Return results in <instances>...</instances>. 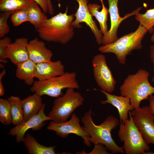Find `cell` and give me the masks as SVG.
I'll return each mask as SVG.
<instances>
[{"label":"cell","mask_w":154,"mask_h":154,"mask_svg":"<svg viewBox=\"0 0 154 154\" xmlns=\"http://www.w3.org/2000/svg\"><path fill=\"white\" fill-rule=\"evenodd\" d=\"M91 108L85 112L81 117L85 130L89 134V141L94 144H101L113 154L125 153L122 147L118 146L112 138L111 132L119 124L118 119L112 116H108L99 125L94 123L92 117Z\"/></svg>","instance_id":"obj_1"},{"label":"cell","mask_w":154,"mask_h":154,"mask_svg":"<svg viewBox=\"0 0 154 154\" xmlns=\"http://www.w3.org/2000/svg\"><path fill=\"white\" fill-rule=\"evenodd\" d=\"M152 81L153 82H154V75L153 76V77H152Z\"/></svg>","instance_id":"obj_39"},{"label":"cell","mask_w":154,"mask_h":154,"mask_svg":"<svg viewBox=\"0 0 154 154\" xmlns=\"http://www.w3.org/2000/svg\"><path fill=\"white\" fill-rule=\"evenodd\" d=\"M94 145L93 150L88 154H109L106 147L103 144H97Z\"/></svg>","instance_id":"obj_30"},{"label":"cell","mask_w":154,"mask_h":154,"mask_svg":"<svg viewBox=\"0 0 154 154\" xmlns=\"http://www.w3.org/2000/svg\"><path fill=\"white\" fill-rule=\"evenodd\" d=\"M92 62L94 78L98 85L108 92H114L117 81L107 64L105 56L98 54L94 56Z\"/></svg>","instance_id":"obj_8"},{"label":"cell","mask_w":154,"mask_h":154,"mask_svg":"<svg viewBox=\"0 0 154 154\" xmlns=\"http://www.w3.org/2000/svg\"><path fill=\"white\" fill-rule=\"evenodd\" d=\"M76 77V74L75 72H65L62 75L47 80H36L30 90L41 96L46 95L56 98L63 94L62 90L64 89H79Z\"/></svg>","instance_id":"obj_5"},{"label":"cell","mask_w":154,"mask_h":154,"mask_svg":"<svg viewBox=\"0 0 154 154\" xmlns=\"http://www.w3.org/2000/svg\"><path fill=\"white\" fill-rule=\"evenodd\" d=\"M40 6L45 14L48 13V5L46 0H33Z\"/></svg>","instance_id":"obj_31"},{"label":"cell","mask_w":154,"mask_h":154,"mask_svg":"<svg viewBox=\"0 0 154 154\" xmlns=\"http://www.w3.org/2000/svg\"><path fill=\"white\" fill-rule=\"evenodd\" d=\"M68 7L64 13H59L47 19L39 29L36 30L39 37L48 42L65 44L73 37L74 33L71 25L73 14H67Z\"/></svg>","instance_id":"obj_2"},{"label":"cell","mask_w":154,"mask_h":154,"mask_svg":"<svg viewBox=\"0 0 154 154\" xmlns=\"http://www.w3.org/2000/svg\"><path fill=\"white\" fill-rule=\"evenodd\" d=\"M38 5L34 1L27 8L28 22L34 26L36 30L40 28L48 19L46 15L42 11Z\"/></svg>","instance_id":"obj_22"},{"label":"cell","mask_w":154,"mask_h":154,"mask_svg":"<svg viewBox=\"0 0 154 154\" xmlns=\"http://www.w3.org/2000/svg\"><path fill=\"white\" fill-rule=\"evenodd\" d=\"M84 98L72 88H68L66 92L55 99L48 116L51 120L58 123L67 121L74 110L83 104Z\"/></svg>","instance_id":"obj_7"},{"label":"cell","mask_w":154,"mask_h":154,"mask_svg":"<svg viewBox=\"0 0 154 154\" xmlns=\"http://www.w3.org/2000/svg\"><path fill=\"white\" fill-rule=\"evenodd\" d=\"M75 0L78 2L79 7L74 15L75 20L72 21L71 25L74 28H80L82 27L80 23H85L94 34L98 44V45L102 44L103 35L92 18L87 4L88 1V0Z\"/></svg>","instance_id":"obj_12"},{"label":"cell","mask_w":154,"mask_h":154,"mask_svg":"<svg viewBox=\"0 0 154 154\" xmlns=\"http://www.w3.org/2000/svg\"><path fill=\"white\" fill-rule=\"evenodd\" d=\"M13 11L1 12L0 14V38H3L9 31L7 20Z\"/></svg>","instance_id":"obj_28"},{"label":"cell","mask_w":154,"mask_h":154,"mask_svg":"<svg viewBox=\"0 0 154 154\" xmlns=\"http://www.w3.org/2000/svg\"><path fill=\"white\" fill-rule=\"evenodd\" d=\"M0 121L8 125L12 123L10 104L7 99H0Z\"/></svg>","instance_id":"obj_26"},{"label":"cell","mask_w":154,"mask_h":154,"mask_svg":"<svg viewBox=\"0 0 154 154\" xmlns=\"http://www.w3.org/2000/svg\"><path fill=\"white\" fill-rule=\"evenodd\" d=\"M34 1L33 0H0L1 12L13 11L27 8Z\"/></svg>","instance_id":"obj_24"},{"label":"cell","mask_w":154,"mask_h":154,"mask_svg":"<svg viewBox=\"0 0 154 154\" xmlns=\"http://www.w3.org/2000/svg\"><path fill=\"white\" fill-rule=\"evenodd\" d=\"M100 92L105 95L106 98L105 100L101 101V104H109L116 108L118 111L120 123H124L128 119L129 112L132 110L129 98L121 95L112 94L101 89Z\"/></svg>","instance_id":"obj_15"},{"label":"cell","mask_w":154,"mask_h":154,"mask_svg":"<svg viewBox=\"0 0 154 154\" xmlns=\"http://www.w3.org/2000/svg\"><path fill=\"white\" fill-rule=\"evenodd\" d=\"M10 37H5L0 40V62L4 64L8 62L6 56V50L8 45L11 42Z\"/></svg>","instance_id":"obj_29"},{"label":"cell","mask_w":154,"mask_h":154,"mask_svg":"<svg viewBox=\"0 0 154 154\" xmlns=\"http://www.w3.org/2000/svg\"><path fill=\"white\" fill-rule=\"evenodd\" d=\"M149 73L140 69L128 75L119 88L121 96L128 98L132 110L140 107L141 102L154 94V87L150 83Z\"/></svg>","instance_id":"obj_3"},{"label":"cell","mask_w":154,"mask_h":154,"mask_svg":"<svg viewBox=\"0 0 154 154\" xmlns=\"http://www.w3.org/2000/svg\"><path fill=\"white\" fill-rule=\"evenodd\" d=\"M151 41L152 42H154V30H153V33L152 35L151 36Z\"/></svg>","instance_id":"obj_36"},{"label":"cell","mask_w":154,"mask_h":154,"mask_svg":"<svg viewBox=\"0 0 154 154\" xmlns=\"http://www.w3.org/2000/svg\"><path fill=\"white\" fill-rule=\"evenodd\" d=\"M119 0H108L109 8L108 9L110 14L111 26L109 30L104 35L102 39V45H105L112 43L118 38L117 37L118 28L121 23L123 20L131 16L135 15L139 13L142 9L141 7L138 8L131 13L125 15L123 17L120 16L118 8Z\"/></svg>","instance_id":"obj_11"},{"label":"cell","mask_w":154,"mask_h":154,"mask_svg":"<svg viewBox=\"0 0 154 154\" xmlns=\"http://www.w3.org/2000/svg\"><path fill=\"white\" fill-rule=\"evenodd\" d=\"M131 113L135 123L146 143L154 145V116L148 106L140 107Z\"/></svg>","instance_id":"obj_10"},{"label":"cell","mask_w":154,"mask_h":154,"mask_svg":"<svg viewBox=\"0 0 154 154\" xmlns=\"http://www.w3.org/2000/svg\"><path fill=\"white\" fill-rule=\"evenodd\" d=\"M149 105L148 106L151 112L154 116V96H150L148 98Z\"/></svg>","instance_id":"obj_33"},{"label":"cell","mask_w":154,"mask_h":154,"mask_svg":"<svg viewBox=\"0 0 154 154\" xmlns=\"http://www.w3.org/2000/svg\"><path fill=\"white\" fill-rule=\"evenodd\" d=\"M144 154H154V152H152L151 151L145 152L144 153Z\"/></svg>","instance_id":"obj_37"},{"label":"cell","mask_w":154,"mask_h":154,"mask_svg":"<svg viewBox=\"0 0 154 154\" xmlns=\"http://www.w3.org/2000/svg\"><path fill=\"white\" fill-rule=\"evenodd\" d=\"M147 31L139 24L135 31L124 35L112 43L101 46L98 50L102 53L114 54L119 62L124 65L127 56L133 50L142 48V41Z\"/></svg>","instance_id":"obj_4"},{"label":"cell","mask_w":154,"mask_h":154,"mask_svg":"<svg viewBox=\"0 0 154 154\" xmlns=\"http://www.w3.org/2000/svg\"><path fill=\"white\" fill-rule=\"evenodd\" d=\"M23 142L29 154H55L56 146L46 147L39 143L31 134H27Z\"/></svg>","instance_id":"obj_20"},{"label":"cell","mask_w":154,"mask_h":154,"mask_svg":"<svg viewBox=\"0 0 154 154\" xmlns=\"http://www.w3.org/2000/svg\"><path fill=\"white\" fill-rule=\"evenodd\" d=\"M65 72L64 66L60 60L36 64V78L39 81L62 75Z\"/></svg>","instance_id":"obj_16"},{"label":"cell","mask_w":154,"mask_h":154,"mask_svg":"<svg viewBox=\"0 0 154 154\" xmlns=\"http://www.w3.org/2000/svg\"><path fill=\"white\" fill-rule=\"evenodd\" d=\"M15 75L28 85H33L36 78V64L30 59L17 65Z\"/></svg>","instance_id":"obj_19"},{"label":"cell","mask_w":154,"mask_h":154,"mask_svg":"<svg viewBox=\"0 0 154 154\" xmlns=\"http://www.w3.org/2000/svg\"><path fill=\"white\" fill-rule=\"evenodd\" d=\"M150 58L153 64V70L154 72V45L150 47Z\"/></svg>","instance_id":"obj_34"},{"label":"cell","mask_w":154,"mask_h":154,"mask_svg":"<svg viewBox=\"0 0 154 154\" xmlns=\"http://www.w3.org/2000/svg\"><path fill=\"white\" fill-rule=\"evenodd\" d=\"M0 67L1 68H4V66L3 64H2V63H1L0 64Z\"/></svg>","instance_id":"obj_38"},{"label":"cell","mask_w":154,"mask_h":154,"mask_svg":"<svg viewBox=\"0 0 154 154\" xmlns=\"http://www.w3.org/2000/svg\"><path fill=\"white\" fill-rule=\"evenodd\" d=\"M129 114V119L124 123L120 124L118 137L123 143V147L125 154H143L146 151H149L150 147L135 123L131 111Z\"/></svg>","instance_id":"obj_6"},{"label":"cell","mask_w":154,"mask_h":154,"mask_svg":"<svg viewBox=\"0 0 154 154\" xmlns=\"http://www.w3.org/2000/svg\"><path fill=\"white\" fill-rule=\"evenodd\" d=\"M102 8L101 11L99 10L101 6L96 3H89L88 7L92 16H94L98 22L100 31L103 35H105L108 31L107 21L109 13L108 9L104 5L103 0L101 1Z\"/></svg>","instance_id":"obj_21"},{"label":"cell","mask_w":154,"mask_h":154,"mask_svg":"<svg viewBox=\"0 0 154 154\" xmlns=\"http://www.w3.org/2000/svg\"><path fill=\"white\" fill-rule=\"evenodd\" d=\"M80 119L75 113H73L70 119L68 121L58 123L51 121L47 128L50 130L53 131L59 137L65 138L69 134L72 133L80 137L83 139L84 144L90 147L91 145L89 141L90 136L86 131L83 126L80 124Z\"/></svg>","instance_id":"obj_9"},{"label":"cell","mask_w":154,"mask_h":154,"mask_svg":"<svg viewBox=\"0 0 154 154\" xmlns=\"http://www.w3.org/2000/svg\"><path fill=\"white\" fill-rule=\"evenodd\" d=\"M11 106L12 124L17 125L24 121L21 100L18 96H11L7 98Z\"/></svg>","instance_id":"obj_23"},{"label":"cell","mask_w":154,"mask_h":154,"mask_svg":"<svg viewBox=\"0 0 154 154\" xmlns=\"http://www.w3.org/2000/svg\"><path fill=\"white\" fill-rule=\"evenodd\" d=\"M45 105L37 115L11 128L9 131V135L12 136H16V141L20 143L23 142L25 134L29 129H32L33 130L40 129L44 125L45 121L51 120L50 118L45 114Z\"/></svg>","instance_id":"obj_13"},{"label":"cell","mask_w":154,"mask_h":154,"mask_svg":"<svg viewBox=\"0 0 154 154\" xmlns=\"http://www.w3.org/2000/svg\"><path fill=\"white\" fill-rule=\"evenodd\" d=\"M135 18L148 31L152 32L154 27V8L147 10L144 14L137 13Z\"/></svg>","instance_id":"obj_25"},{"label":"cell","mask_w":154,"mask_h":154,"mask_svg":"<svg viewBox=\"0 0 154 154\" xmlns=\"http://www.w3.org/2000/svg\"><path fill=\"white\" fill-rule=\"evenodd\" d=\"M27 47L29 59L35 63L51 61L52 51L46 47L44 42L37 38L31 40Z\"/></svg>","instance_id":"obj_17"},{"label":"cell","mask_w":154,"mask_h":154,"mask_svg":"<svg viewBox=\"0 0 154 154\" xmlns=\"http://www.w3.org/2000/svg\"><path fill=\"white\" fill-rule=\"evenodd\" d=\"M48 5V13L51 15H53L54 13V9L51 0H46Z\"/></svg>","instance_id":"obj_35"},{"label":"cell","mask_w":154,"mask_h":154,"mask_svg":"<svg viewBox=\"0 0 154 154\" xmlns=\"http://www.w3.org/2000/svg\"><path fill=\"white\" fill-rule=\"evenodd\" d=\"M21 104L25 121L38 114L45 105L41 96L37 92L21 100Z\"/></svg>","instance_id":"obj_18"},{"label":"cell","mask_w":154,"mask_h":154,"mask_svg":"<svg viewBox=\"0 0 154 154\" xmlns=\"http://www.w3.org/2000/svg\"><path fill=\"white\" fill-rule=\"evenodd\" d=\"M27 11V8L14 11L10 17V20L13 25L16 27L24 22H28Z\"/></svg>","instance_id":"obj_27"},{"label":"cell","mask_w":154,"mask_h":154,"mask_svg":"<svg viewBox=\"0 0 154 154\" xmlns=\"http://www.w3.org/2000/svg\"><path fill=\"white\" fill-rule=\"evenodd\" d=\"M6 73V70L4 69L0 73V96H2L4 94L5 89L2 83V79Z\"/></svg>","instance_id":"obj_32"},{"label":"cell","mask_w":154,"mask_h":154,"mask_svg":"<svg viewBox=\"0 0 154 154\" xmlns=\"http://www.w3.org/2000/svg\"><path fill=\"white\" fill-rule=\"evenodd\" d=\"M28 39L25 38L16 39L8 46L6 56L16 65L29 59L28 51Z\"/></svg>","instance_id":"obj_14"}]
</instances>
